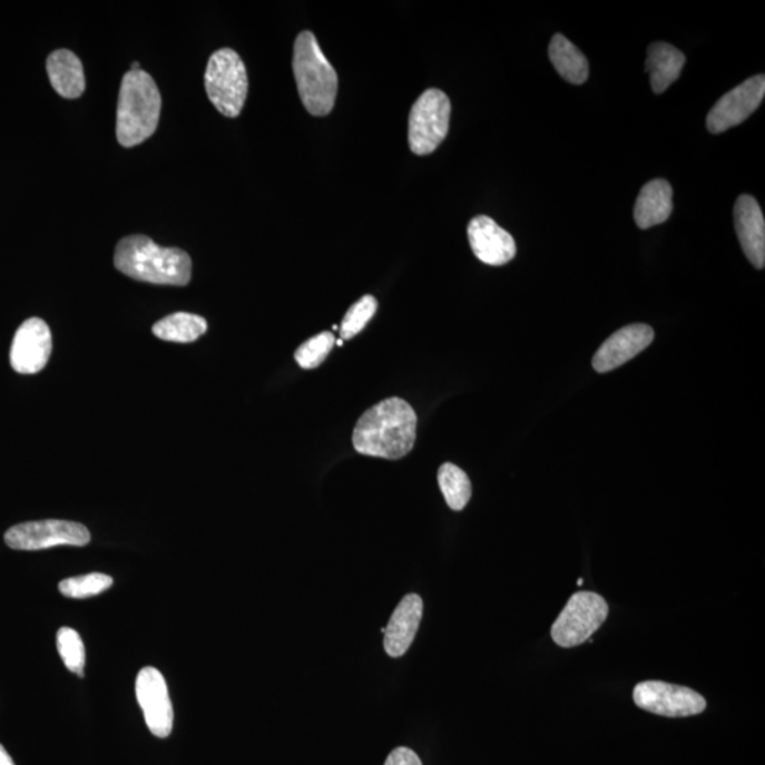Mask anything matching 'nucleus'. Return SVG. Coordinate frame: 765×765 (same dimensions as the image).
Instances as JSON below:
<instances>
[{"label": "nucleus", "instance_id": "nucleus-30", "mask_svg": "<svg viewBox=\"0 0 765 765\" xmlns=\"http://www.w3.org/2000/svg\"><path fill=\"white\" fill-rule=\"evenodd\" d=\"M342 345H343V341L342 340L337 341V346H342Z\"/></svg>", "mask_w": 765, "mask_h": 765}, {"label": "nucleus", "instance_id": "nucleus-22", "mask_svg": "<svg viewBox=\"0 0 765 765\" xmlns=\"http://www.w3.org/2000/svg\"><path fill=\"white\" fill-rule=\"evenodd\" d=\"M439 486L447 504L452 510H462L470 502L472 486L467 473L451 462L441 465L439 470Z\"/></svg>", "mask_w": 765, "mask_h": 765}, {"label": "nucleus", "instance_id": "nucleus-27", "mask_svg": "<svg viewBox=\"0 0 765 765\" xmlns=\"http://www.w3.org/2000/svg\"><path fill=\"white\" fill-rule=\"evenodd\" d=\"M384 765H423L418 754L408 747L394 748Z\"/></svg>", "mask_w": 765, "mask_h": 765}, {"label": "nucleus", "instance_id": "nucleus-12", "mask_svg": "<svg viewBox=\"0 0 765 765\" xmlns=\"http://www.w3.org/2000/svg\"><path fill=\"white\" fill-rule=\"evenodd\" d=\"M53 351L49 325L40 317H30L14 333L10 347V364L13 371L35 374L43 371Z\"/></svg>", "mask_w": 765, "mask_h": 765}, {"label": "nucleus", "instance_id": "nucleus-7", "mask_svg": "<svg viewBox=\"0 0 765 765\" xmlns=\"http://www.w3.org/2000/svg\"><path fill=\"white\" fill-rule=\"evenodd\" d=\"M608 612L607 601L597 592H576L551 627V638L561 648L579 647L602 626Z\"/></svg>", "mask_w": 765, "mask_h": 765}, {"label": "nucleus", "instance_id": "nucleus-20", "mask_svg": "<svg viewBox=\"0 0 765 765\" xmlns=\"http://www.w3.org/2000/svg\"><path fill=\"white\" fill-rule=\"evenodd\" d=\"M551 65L559 75L571 85L580 86L588 78V61L570 40L563 35H555L549 46Z\"/></svg>", "mask_w": 765, "mask_h": 765}, {"label": "nucleus", "instance_id": "nucleus-15", "mask_svg": "<svg viewBox=\"0 0 765 765\" xmlns=\"http://www.w3.org/2000/svg\"><path fill=\"white\" fill-rule=\"evenodd\" d=\"M735 225L738 241L748 262L757 269L765 265V222L758 203L754 197L743 195L735 206Z\"/></svg>", "mask_w": 765, "mask_h": 765}, {"label": "nucleus", "instance_id": "nucleus-18", "mask_svg": "<svg viewBox=\"0 0 765 765\" xmlns=\"http://www.w3.org/2000/svg\"><path fill=\"white\" fill-rule=\"evenodd\" d=\"M47 75L61 97L75 100L86 91V75L81 60L70 50L53 51L47 59Z\"/></svg>", "mask_w": 765, "mask_h": 765}, {"label": "nucleus", "instance_id": "nucleus-5", "mask_svg": "<svg viewBox=\"0 0 765 765\" xmlns=\"http://www.w3.org/2000/svg\"><path fill=\"white\" fill-rule=\"evenodd\" d=\"M205 87L218 112L227 118L241 116L248 92L247 70L242 57L232 49L213 53L207 62Z\"/></svg>", "mask_w": 765, "mask_h": 765}, {"label": "nucleus", "instance_id": "nucleus-19", "mask_svg": "<svg viewBox=\"0 0 765 765\" xmlns=\"http://www.w3.org/2000/svg\"><path fill=\"white\" fill-rule=\"evenodd\" d=\"M685 61V55L673 45L658 41L649 46L647 70L655 94L665 92L678 80Z\"/></svg>", "mask_w": 765, "mask_h": 765}, {"label": "nucleus", "instance_id": "nucleus-26", "mask_svg": "<svg viewBox=\"0 0 765 765\" xmlns=\"http://www.w3.org/2000/svg\"><path fill=\"white\" fill-rule=\"evenodd\" d=\"M335 336L330 332H322L320 335L311 337L310 341L302 343L295 352V361L305 371L320 367L335 346Z\"/></svg>", "mask_w": 765, "mask_h": 765}, {"label": "nucleus", "instance_id": "nucleus-3", "mask_svg": "<svg viewBox=\"0 0 765 765\" xmlns=\"http://www.w3.org/2000/svg\"><path fill=\"white\" fill-rule=\"evenodd\" d=\"M163 98L147 71H128L119 90L117 139L125 148L137 147L158 128Z\"/></svg>", "mask_w": 765, "mask_h": 765}, {"label": "nucleus", "instance_id": "nucleus-29", "mask_svg": "<svg viewBox=\"0 0 765 765\" xmlns=\"http://www.w3.org/2000/svg\"><path fill=\"white\" fill-rule=\"evenodd\" d=\"M140 70V66L138 61L133 62L131 71H138Z\"/></svg>", "mask_w": 765, "mask_h": 765}, {"label": "nucleus", "instance_id": "nucleus-23", "mask_svg": "<svg viewBox=\"0 0 765 765\" xmlns=\"http://www.w3.org/2000/svg\"><path fill=\"white\" fill-rule=\"evenodd\" d=\"M57 649L67 669L78 676H85L86 648L80 635L75 629L61 628L57 632Z\"/></svg>", "mask_w": 765, "mask_h": 765}, {"label": "nucleus", "instance_id": "nucleus-2", "mask_svg": "<svg viewBox=\"0 0 765 765\" xmlns=\"http://www.w3.org/2000/svg\"><path fill=\"white\" fill-rule=\"evenodd\" d=\"M114 263L134 279L158 285L185 286L192 278V259L180 248L160 247L147 236L122 238Z\"/></svg>", "mask_w": 765, "mask_h": 765}, {"label": "nucleus", "instance_id": "nucleus-14", "mask_svg": "<svg viewBox=\"0 0 765 765\" xmlns=\"http://www.w3.org/2000/svg\"><path fill=\"white\" fill-rule=\"evenodd\" d=\"M468 238L473 254L480 262L493 267L512 262L517 255V243L507 231L488 216L472 218L468 226Z\"/></svg>", "mask_w": 765, "mask_h": 765}, {"label": "nucleus", "instance_id": "nucleus-10", "mask_svg": "<svg viewBox=\"0 0 765 765\" xmlns=\"http://www.w3.org/2000/svg\"><path fill=\"white\" fill-rule=\"evenodd\" d=\"M765 96V77L754 76L725 94L707 116V129L712 134H722L738 124L746 121L763 102Z\"/></svg>", "mask_w": 765, "mask_h": 765}, {"label": "nucleus", "instance_id": "nucleus-21", "mask_svg": "<svg viewBox=\"0 0 765 765\" xmlns=\"http://www.w3.org/2000/svg\"><path fill=\"white\" fill-rule=\"evenodd\" d=\"M207 331L205 317L187 312H176L156 322L153 332L156 337L166 342L192 343Z\"/></svg>", "mask_w": 765, "mask_h": 765}, {"label": "nucleus", "instance_id": "nucleus-13", "mask_svg": "<svg viewBox=\"0 0 765 765\" xmlns=\"http://www.w3.org/2000/svg\"><path fill=\"white\" fill-rule=\"evenodd\" d=\"M655 332L644 324L628 325L614 333L598 349L592 367L598 373L616 371L624 363L631 361L653 343Z\"/></svg>", "mask_w": 765, "mask_h": 765}, {"label": "nucleus", "instance_id": "nucleus-24", "mask_svg": "<svg viewBox=\"0 0 765 765\" xmlns=\"http://www.w3.org/2000/svg\"><path fill=\"white\" fill-rule=\"evenodd\" d=\"M112 586V577L101 575V572H91V575L70 577V579L62 580L59 585V590L62 596L69 598H88L101 595Z\"/></svg>", "mask_w": 765, "mask_h": 765}, {"label": "nucleus", "instance_id": "nucleus-25", "mask_svg": "<svg viewBox=\"0 0 765 765\" xmlns=\"http://www.w3.org/2000/svg\"><path fill=\"white\" fill-rule=\"evenodd\" d=\"M377 311V301L372 295H364L356 304H353L343 317L341 325V340L347 341L361 333Z\"/></svg>", "mask_w": 765, "mask_h": 765}, {"label": "nucleus", "instance_id": "nucleus-6", "mask_svg": "<svg viewBox=\"0 0 765 765\" xmlns=\"http://www.w3.org/2000/svg\"><path fill=\"white\" fill-rule=\"evenodd\" d=\"M451 102L445 92L430 88L421 94L409 117V144L415 155H430L450 129Z\"/></svg>", "mask_w": 765, "mask_h": 765}, {"label": "nucleus", "instance_id": "nucleus-1", "mask_svg": "<svg viewBox=\"0 0 765 765\" xmlns=\"http://www.w3.org/2000/svg\"><path fill=\"white\" fill-rule=\"evenodd\" d=\"M418 439V414L408 402L383 400L359 419L353 447L359 454L400 460L413 450Z\"/></svg>", "mask_w": 765, "mask_h": 765}, {"label": "nucleus", "instance_id": "nucleus-8", "mask_svg": "<svg viewBox=\"0 0 765 765\" xmlns=\"http://www.w3.org/2000/svg\"><path fill=\"white\" fill-rule=\"evenodd\" d=\"M90 540L91 534L85 524L57 519L16 524L4 534V541L14 550H45L56 546L82 548Z\"/></svg>", "mask_w": 765, "mask_h": 765}, {"label": "nucleus", "instance_id": "nucleus-9", "mask_svg": "<svg viewBox=\"0 0 765 765\" xmlns=\"http://www.w3.org/2000/svg\"><path fill=\"white\" fill-rule=\"evenodd\" d=\"M635 705L653 715L689 717L706 709V699L694 689L660 680L641 681L634 689Z\"/></svg>", "mask_w": 765, "mask_h": 765}, {"label": "nucleus", "instance_id": "nucleus-16", "mask_svg": "<svg viewBox=\"0 0 765 765\" xmlns=\"http://www.w3.org/2000/svg\"><path fill=\"white\" fill-rule=\"evenodd\" d=\"M423 618V600L418 595H409L400 601L384 631V649L389 657L400 658L408 653L419 631Z\"/></svg>", "mask_w": 765, "mask_h": 765}, {"label": "nucleus", "instance_id": "nucleus-4", "mask_svg": "<svg viewBox=\"0 0 765 765\" xmlns=\"http://www.w3.org/2000/svg\"><path fill=\"white\" fill-rule=\"evenodd\" d=\"M293 69L302 104L315 117L335 106L337 75L312 31H302L294 45Z\"/></svg>", "mask_w": 765, "mask_h": 765}, {"label": "nucleus", "instance_id": "nucleus-28", "mask_svg": "<svg viewBox=\"0 0 765 765\" xmlns=\"http://www.w3.org/2000/svg\"><path fill=\"white\" fill-rule=\"evenodd\" d=\"M0 765H14L12 757L9 756L2 744H0Z\"/></svg>", "mask_w": 765, "mask_h": 765}, {"label": "nucleus", "instance_id": "nucleus-17", "mask_svg": "<svg viewBox=\"0 0 765 765\" xmlns=\"http://www.w3.org/2000/svg\"><path fill=\"white\" fill-rule=\"evenodd\" d=\"M673 215V186L664 179L645 185L635 203L634 218L639 228L663 225Z\"/></svg>", "mask_w": 765, "mask_h": 765}, {"label": "nucleus", "instance_id": "nucleus-11", "mask_svg": "<svg viewBox=\"0 0 765 765\" xmlns=\"http://www.w3.org/2000/svg\"><path fill=\"white\" fill-rule=\"evenodd\" d=\"M135 692L150 733L156 737H168L174 728V706L164 675L153 666L140 669Z\"/></svg>", "mask_w": 765, "mask_h": 765}]
</instances>
